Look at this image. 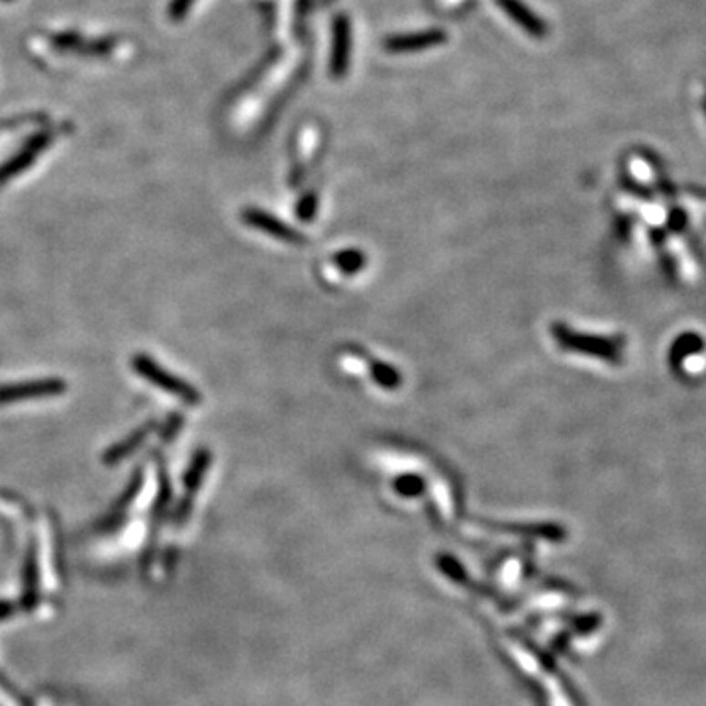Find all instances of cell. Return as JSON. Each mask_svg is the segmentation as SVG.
Listing matches in <instances>:
<instances>
[{"label": "cell", "mask_w": 706, "mask_h": 706, "mask_svg": "<svg viewBox=\"0 0 706 706\" xmlns=\"http://www.w3.org/2000/svg\"><path fill=\"white\" fill-rule=\"evenodd\" d=\"M132 365L141 377L149 381L151 384H156L158 389L165 391L167 394L177 396L179 401H183L187 404H199L200 403V394L195 387H192V384L181 381L177 375H171L169 371H165L159 363L153 362L151 357H148L144 353H138L134 357Z\"/></svg>", "instance_id": "obj_1"}, {"label": "cell", "mask_w": 706, "mask_h": 706, "mask_svg": "<svg viewBox=\"0 0 706 706\" xmlns=\"http://www.w3.org/2000/svg\"><path fill=\"white\" fill-rule=\"evenodd\" d=\"M63 391H66V383L57 379L3 384V387H0V404L30 401V399H46V396H57Z\"/></svg>", "instance_id": "obj_2"}, {"label": "cell", "mask_w": 706, "mask_h": 706, "mask_svg": "<svg viewBox=\"0 0 706 706\" xmlns=\"http://www.w3.org/2000/svg\"><path fill=\"white\" fill-rule=\"evenodd\" d=\"M554 338L565 350L583 352V353L599 355L605 359H616V350L614 345H610V342L593 338V336H583V333H575L571 332V328L563 324H554Z\"/></svg>", "instance_id": "obj_3"}, {"label": "cell", "mask_w": 706, "mask_h": 706, "mask_svg": "<svg viewBox=\"0 0 706 706\" xmlns=\"http://www.w3.org/2000/svg\"><path fill=\"white\" fill-rule=\"evenodd\" d=\"M241 218L248 226H253L255 230H261V232L273 236L281 241H287V243H304L306 241L304 236L301 232H297V230L291 228L285 222H281L279 218H275L273 214L263 212L260 209L243 210Z\"/></svg>", "instance_id": "obj_4"}, {"label": "cell", "mask_w": 706, "mask_h": 706, "mask_svg": "<svg viewBox=\"0 0 706 706\" xmlns=\"http://www.w3.org/2000/svg\"><path fill=\"white\" fill-rule=\"evenodd\" d=\"M350 47H352L350 20L345 16H338L336 20H333L332 57H330V71L333 77H342L345 71H348Z\"/></svg>", "instance_id": "obj_5"}, {"label": "cell", "mask_w": 706, "mask_h": 706, "mask_svg": "<svg viewBox=\"0 0 706 706\" xmlns=\"http://www.w3.org/2000/svg\"><path fill=\"white\" fill-rule=\"evenodd\" d=\"M444 42H445V34L442 30H428L420 34L389 37V40L384 42V49L393 51V54H408V51L428 49Z\"/></svg>", "instance_id": "obj_6"}, {"label": "cell", "mask_w": 706, "mask_h": 706, "mask_svg": "<svg viewBox=\"0 0 706 706\" xmlns=\"http://www.w3.org/2000/svg\"><path fill=\"white\" fill-rule=\"evenodd\" d=\"M498 5L503 6L526 32H530L532 36H537V37L544 36V32H546L544 22L537 20L532 12L520 3V0H498Z\"/></svg>", "instance_id": "obj_7"}, {"label": "cell", "mask_w": 706, "mask_h": 706, "mask_svg": "<svg viewBox=\"0 0 706 706\" xmlns=\"http://www.w3.org/2000/svg\"><path fill=\"white\" fill-rule=\"evenodd\" d=\"M369 367H371V375H373V379L381 384V387H384V389L401 387L403 377L394 367H391L387 363H381V362H371Z\"/></svg>", "instance_id": "obj_8"}, {"label": "cell", "mask_w": 706, "mask_h": 706, "mask_svg": "<svg viewBox=\"0 0 706 706\" xmlns=\"http://www.w3.org/2000/svg\"><path fill=\"white\" fill-rule=\"evenodd\" d=\"M333 263H336V267L340 269L342 273L353 275V273L362 271V269H363L365 255L362 251H357V250H348V251L338 253L336 258H333Z\"/></svg>", "instance_id": "obj_9"}, {"label": "cell", "mask_w": 706, "mask_h": 706, "mask_svg": "<svg viewBox=\"0 0 706 706\" xmlns=\"http://www.w3.org/2000/svg\"><path fill=\"white\" fill-rule=\"evenodd\" d=\"M148 434H149V428L138 430V432L132 435V438H128V442H124V444H118L117 447H112L110 452L107 454V455H108L107 459H108V461H118V459L126 457L128 454L134 452V449H136L138 445L144 444V440H146V435H148Z\"/></svg>", "instance_id": "obj_10"}, {"label": "cell", "mask_w": 706, "mask_h": 706, "mask_svg": "<svg viewBox=\"0 0 706 706\" xmlns=\"http://www.w3.org/2000/svg\"><path fill=\"white\" fill-rule=\"evenodd\" d=\"M396 491H401L403 495H418L422 491V479L414 477V475H406V477L396 481Z\"/></svg>", "instance_id": "obj_11"}, {"label": "cell", "mask_w": 706, "mask_h": 706, "mask_svg": "<svg viewBox=\"0 0 706 706\" xmlns=\"http://www.w3.org/2000/svg\"><path fill=\"white\" fill-rule=\"evenodd\" d=\"M316 202H318V199H316L314 192H311V195L302 199V202L299 204V210H297L299 216L302 218V220H308V218H312V216H314V212H316Z\"/></svg>", "instance_id": "obj_12"}, {"label": "cell", "mask_w": 706, "mask_h": 706, "mask_svg": "<svg viewBox=\"0 0 706 706\" xmlns=\"http://www.w3.org/2000/svg\"><path fill=\"white\" fill-rule=\"evenodd\" d=\"M704 108H706V98H704Z\"/></svg>", "instance_id": "obj_13"}]
</instances>
